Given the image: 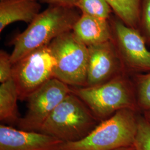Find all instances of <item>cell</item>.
I'll return each instance as SVG.
<instances>
[{
  "mask_svg": "<svg viewBox=\"0 0 150 150\" xmlns=\"http://www.w3.org/2000/svg\"><path fill=\"white\" fill-rule=\"evenodd\" d=\"M77 8L50 5L40 12L12 41L14 48L10 55L12 64L32 51L47 46L59 35L71 31L81 16Z\"/></svg>",
  "mask_w": 150,
  "mask_h": 150,
  "instance_id": "obj_1",
  "label": "cell"
},
{
  "mask_svg": "<svg viewBox=\"0 0 150 150\" xmlns=\"http://www.w3.org/2000/svg\"><path fill=\"white\" fill-rule=\"evenodd\" d=\"M1 1H2V0H1Z\"/></svg>",
  "mask_w": 150,
  "mask_h": 150,
  "instance_id": "obj_23",
  "label": "cell"
},
{
  "mask_svg": "<svg viewBox=\"0 0 150 150\" xmlns=\"http://www.w3.org/2000/svg\"><path fill=\"white\" fill-rule=\"evenodd\" d=\"M77 8L82 14L109 20L112 9L106 0H79Z\"/></svg>",
  "mask_w": 150,
  "mask_h": 150,
  "instance_id": "obj_15",
  "label": "cell"
},
{
  "mask_svg": "<svg viewBox=\"0 0 150 150\" xmlns=\"http://www.w3.org/2000/svg\"><path fill=\"white\" fill-rule=\"evenodd\" d=\"M98 119L80 98L70 92L44 122L39 132L63 142L84 139L98 125Z\"/></svg>",
  "mask_w": 150,
  "mask_h": 150,
  "instance_id": "obj_3",
  "label": "cell"
},
{
  "mask_svg": "<svg viewBox=\"0 0 150 150\" xmlns=\"http://www.w3.org/2000/svg\"><path fill=\"white\" fill-rule=\"evenodd\" d=\"M18 92L13 78L1 83L0 86V120L4 123H18Z\"/></svg>",
  "mask_w": 150,
  "mask_h": 150,
  "instance_id": "obj_13",
  "label": "cell"
},
{
  "mask_svg": "<svg viewBox=\"0 0 150 150\" xmlns=\"http://www.w3.org/2000/svg\"><path fill=\"white\" fill-rule=\"evenodd\" d=\"M134 111L120 110L98 124L84 139L63 142L54 150H112L134 146L137 129Z\"/></svg>",
  "mask_w": 150,
  "mask_h": 150,
  "instance_id": "obj_2",
  "label": "cell"
},
{
  "mask_svg": "<svg viewBox=\"0 0 150 150\" xmlns=\"http://www.w3.org/2000/svg\"><path fill=\"white\" fill-rule=\"evenodd\" d=\"M134 146L135 150H150V122L146 118L137 119Z\"/></svg>",
  "mask_w": 150,
  "mask_h": 150,
  "instance_id": "obj_17",
  "label": "cell"
},
{
  "mask_svg": "<svg viewBox=\"0 0 150 150\" xmlns=\"http://www.w3.org/2000/svg\"><path fill=\"white\" fill-rule=\"evenodd\" d=\"M62 141L40 132L25 131L1 124L0 150H54Z\"/></svg>",
  "mask_w": 150,
  "mask_h": 150,
  "instance_id": "obj_10",
  "label": "cell"
},
{
  "mask_svg": "<svg viewBox=\"0 0 150 150\" xmlns=\"http://www.w3.org/2000/svg\"><path fill=\"white\" fill-rule=\"evenodd\" d=\"M145 115V118H146L150 122V110L146 111Z\"/></svg>",
  "mask_w": 150,
  "mask_h": 150,
  "instance_id": "obj_22",
  "label": "cell"
},
{
  "mask_svg": "<svg viewBox=\"0 0 150 150\" xmlns=\"http://www.w3.org/2000/svg\"><path fill=\"white\" fill-rule=\"evenodd\" d=\"M116 16L129 27L140 29L142 0H106Z\"/></svg>",
  "mask_w": 150,
  "mask_h": 150,
  "instance_id": "obj_14",
  "label": "cell"
},
{
  "mask_svg": "<svg viewBox=\"0 0 150 150\" xmlns=\"http://www.w3.org/2000/svg\"><path fill=\"white\" fill-rule=\"evenodd\" d=\"M112 150H135V149L134 146H127V147H120Z\"/></svg>",
  "mask_w": 150,
  "mask_h": 150,
  "instance_id": "obj_21",
  "label": "cell"
},
{
  "mask_svg": "<svg viewBox=\"0 0 150 150\" xmlns=\"http://www.w3.org/2000/svg\"><path fill=\"white\" fill-rule=\"evenodd\" d=\"M140 28L145 40L150 42V0H142Z\"/></svg>",
  "mask_w": 150,
  "mask_h": 150,
  "instance_id": "obj_18",
  "label": "cell"
},
{
  "mask_svg": "<svg viewBox=\"0 0 150 150\" xmlns=\"http://www.w3.org/2000/svg\"><path fill=\"white\" fill-rule=\"evenodd\" d=\"M88 50L87 86L100 85L126 73L113 38L88 46Z\"/></svg>",
  "mask_w": 150,
  "mask_h": 150,
  "instance_id": "obj_9",
  "label": "cell"
},
{
  "mask_svg": "<svg viewBox=\"0 0 150 150\" xmlns=\"http://www.w3.org/2000/svg\"><path fill=\"white\" fill-rule=\"evenodd\" d=\"M71 92L70 86L53 77L27 97V110L19 129L39 132L54 110Z\"/></svg>",
  "mask_w": 150,
  "mask_h": 150,
  "instance_id": "obj_7",
  "label": "cell"
},
{
  "mask_svg": "<svg viewBox=\"0 0 150 150\" xmlns=\"http://www.w3.org/2000/svg\"><path fill=\"white\" fill-rule=\"evenodd\" d=\"M72 32L75 38L87 47L103 43L113 38L108 20L82 14L75 23Z\"/></svg>",
  "mask_w": 150,
  "mask_h": 150,
  "instance_id": "obj_11",
  "label": "cell"
},
{
  "mask_svg": "<svg viewBox=\"0 0 150 150\" xmlns=\"http://www.w3.org/2000/svg\"><path fill=\"white\" fill-rule=\"evenodd\" d=\"M135 79L138 103L146 111L150 110V72L146 74H136Z\"/></svg>",
  "mask_w": 150,
  "mask_h": 150,
  "instance_id": "obj_16",
  "label": "cell"
},
{
  "mask_svg": "<svg viewBox=\"0 0 150 150\" xmlns=\"http://www.w3.org/2000/svg\"><path fill=\"white\" fill-rule=\"evenodd\" d=\"M113 40L126 73L150 72V51L139 30L126 25L118 18L111 20Z\"/></svg>",
  "mask_w": 150,
  "mask_h": 150,
  "instance_id": "obj_8",
  "label": "cell"
},
{
  "mask_svg": "<svg viewBox=\"0 0 150 150\" xmlns=\"http://www.w3.org/2000/svg\"><path fill=\"white\" fill-rule=\"evenodd\" d=\"M39 2L47 3L50 5H59L77 7L79 0H38Z\"/></svg>",
  "mask_w": 150,
  "mask_h": 150,
  "instance_id": "obj_20",
  "label": "cell"
},
{
  "mask_svg": "<svg viewBox=\"0 0 150 150\" xmlns=\"http://www.w3.org/2000/svg\"><path fill=\"white\" fill-rule=\"evenodd\" d=\"M48 47L56 61L54 77L70 87L87 86L88 47L71 31L54 38Z\"/></svg>",
  "mask_w": 150,
  "mask_h": 150,
  "instance_id": "obj_5",
  "label": "cell"
},
{
  "mask_svg": "<svg viewBox=\"0 0 150 150\" xmlns=\"http://www.w3.org/2000/svg\"><path fill=\"white\" fill-rule=\"evenodd\" d=\"M55 65L48 45L32 51L13 64L12 78L19 100H26L33 92L53 78Z\"/></svg>",
  "mask_w": 150,
  "mask_h": 150,
  "instance_id": "obj_6",
  "label": "cell"
},
{
  "mask_svg": "<svg viewBox=\"0 0 150 150\" xmlns=\"http://www.w3.org/2000/svg\"><path fill=\"white\" fill-rule=\"evenodd\" d=\"M38 0H2L0 2V31L12 23H30L40 13Z\"/></svg>",
  "mask_w": 150,
  "mask_h": 150,
  "instance_id": "obj_12",
  "label": "cell"
},
{
  "mask_svg": "<svg viewBox=\"0 0 150 150\" xmlns=\"http://www.w3.org/2000/svg\"><path fill=\"white\" fill-rule=\"evenodd\" d=\"M13 64L10 56L4 51L0 52V82H5L12 78Z\"/></svg>",
  "mask_w": 150,
  "mask_h": 150,
  "instance_id": "obj_19",
  "label": "cell"
},
{
  "mask_svg": "<svg viewBox=\"0 0 150 150\" xmlns=\"http://www.w3.org/2000/svg\"><path fill=\"white\" fill-rule=\"evenodd\" d=\"M126 74L97 86L70 87L71 92L80 98L97 118L104 120L120 110L135 109L134 94Z\"/></svg>",
  "mask_w": 150,
  "mask_h": 150,
  "instance_id": "obj_4",
  "label": "cell"
}]
</instances>
